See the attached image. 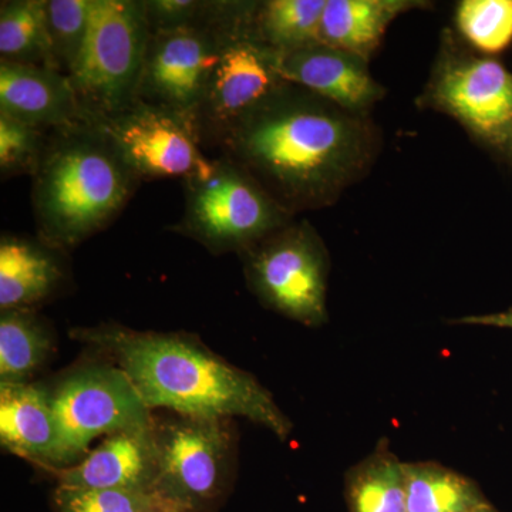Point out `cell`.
I'll use <instances>...</instances> for the list:
<instances>
[{
	"instance_id": "obj_23",
	"label": "cell",
	"mask_w": 512,
	"mask_h": 512,
	"mask_svg": "<svg viewBox=\"0 0 512 512\" xmlns=\"http://www.w3.org/2000/svg\"><path fill=\"white\" fill-rule=\"evenodd\" d=\"M328 0H269L256 5V36L275 52H293L318 43L320 19Z\"/></svg>"
},
{
	"instance_id": "obj_5",
	"label": "cell",
	"mask_w": 512,
	"mask_h": 512,
	"mask_svg": "<svg viewBox=\"0 0 512 512\" xmlns=\"http://www.w3.org/2000/svg\"><path fill=\"white\" fill-rule=\"evenodd\" d=\"M46 387L59 429L56 470L82 461L99 437L148 429L156 419L123 370L110 360L80 363Z\"/></svg>"
},
{
	"instance_id": "obj_20",
	"label": "cell",
	"mask_w": 512,
	"mask_h": 512,
	"mask_svg": "<svg viewBox=\"0 0 512 512\" xmlns=\"http://www.w3.org/2000/svg\"><path fill=\"white\" fill-rule=\"evenodd\" d=\"M349 512H409L403 461L380 440L373 453L350 468L345 481Z\"/></svg>"
},
{
	"instance_id": "obj_21",
	"label": "cell",
	"mask_w": 512,
	"mask_h": 512,
	"mask_svg": "<svg viewBox=\"0 0 512 512\" xmlns=\"http://www.w3.org/2000/svg\"><path fill=\"white\" fill-rule=\"evenodd\" d=\"M0 62L60 70L47 19V0L0 3Z\"/></svg>"
},
{
	"instance_id": "obj_30",
	"label": "cell",
	"mask_w": 512,
	"mask_h": 512,
	"mask_svg": "<svg viewBox=\"0 0 512 512\" xmlns=\"http://www.w3.org/2000/svg\"><path fill=\"white\" fill-rule=\"evenodd\" d=\"M466 512H500L497 508L493 507V505L487 504L483 505V507L474 508V510H468Z\"/></svg>"
},
{
	"instance_id": "obj_18",
	"label": "cell",
	"mask_w": 512,
	"mask_h": 512,
	"mask_svg": "<svg viewBox=\"0 0 512 512\" xmlns=\"http://www.w3.org/2000/svg\"><path fill=\"white\" fill-rule=\"evenodd\" d=\"M420 5L416 0H328L318 43L366 60L382 42L390 23Z\"/></svg>"
},
{
	"instance_id": "obj_6",
	"label": "cell",
	"mask_w": 512,
	"mask_h": 512,
	"mask_svg": "<svg viewBox=\"0 0 512 512\" xmlns=\"http://www.w3.org/2000/svg\"><path fill=\"white\" fill-rule=\"evenodd\" d=\"M156 491L180 510L208 512L231 487L237 439L229 419L174 413L154 420Z\"/></svg>"
},
{
	"instance_id": "obj_31",
	"label": "cell",
	"mask_w": 512,
	"mask_h": 512,
	"mask_svg": "<svg viewBox=\"0 0 512 512\" xmlns=\"http://www.w3.org/2000/svg\"><path fill=\"white\" fill-rule=\"evenodd\" d=\"M167 512H190V511L174 510V511H167Z\"/></svg>"
},
{
	"instance_id": "obj_27",
	"label": "cell",
	"mask_w": 512,
	"mask_h": 512,
	"mask_svg": "<svg viewBox=\"0 0 512 512\" xmlns=\"http://www.w3.org/2000/svg\"><path fill=\"white\" fill-rule=\"evenodd\" d=\"M49 130L29 126L0 113V175L3 180L33 177L42 160Z\"/></svg>"
},
{
	"instance_id": "obj_15",
	"label": "cell",
	"mask_w": 512,
	"mask_h": 512,
	"mask_svg": "<svg viewBox=\"0 0 512 512\" xmlns=\"http://www.w3.org/2000/svg\"><path fill=\"white\" fill-rule=\"evenodd\" d=\"M157 470L153 424L106 437L79 463L50 474L60 487L156 491Z\"/></svg>"
},
{
	"instance_id": "obj_25",
	"label": "cell",
	"mask_w": 512,
	"mask_h": 512,
	"mask_svg": "<svg viewBox=\"0 0 512 512\" xmlns=\"http://www.w3.org/2000/svg\"><path fill=\"white\" fill-rule=\"evenodd\" d=\"M456 23L474 49L490 55L503 52L512 43V0H464Z\"/></svg>"
},
{
	"instance_id": "obj_3",
	"label": "cell",
	"mask_w": 512,
	"mask_h": 512,
	"mask_svg": "<svg viewBox=\"0 0 512 512\" xmlns=\"http://www.w3.org/2000/svg\"><path fill=\"white\" fill-rule=\"evenodd\" d=\"M141 181L92 120L47 133L32 177L37 237L67 252L109 227Z\"/></svg>"
},
{
	"instance_id": "obj_16",
	"label": "cell",
	"mask_w": 512,
	"mask_h": 512,
	"mask_svg": "<svg viewBox=\"0 0 512 512\" xmlns=\"http://www.w3.org/2000/svg\"><path fill=\"white\" fill-rule=\"evenodd\" d=\"M62 249L43 239L0 238V311L36 309L62 291L67 266Z\"/></svg>"
},
{
	"instance_id": "obj_26",
	"label": "cell",
	"mask_w": 512,
	"mask_h": 512,
	"mask_svg": "<svg viewBox=\"0 0 512 512\" xmlns=\"http://www.w3.org/2000/svg\"><path fill=\"white\" fill-rule=\"evenodd\" d=\"M93 0H47L53 52L63 73L72 74L82 56Z\"/></svg>"
},
{
	"instance_id": "obj_2",
	"label": "cell",
	"mask_w": 512,
	"mask_h": 512,
	"mask_svg": "<svg viewBox=\"0 0 512 512\" xmlns=\"http://www.w3.org/2000/svg\"><path fill=\"white\" fill-rule=\"evenodd\" d=\"M70 338L123 370L150 410L212 419L244 417L281 440L292 433L291 420L268 389L190 333L134 330L107 322L74 328Z\"/></svg>"
},
{
	"instance_id": "obj_22",
	"label": "cell",
	"mask_w": 512,
	"mask_h": 512,
	"mask_svg": "<svg viewBox=\"0 0 512 512\" xmlns=\"http://www.w3.org/2000/svg\"><path fill=\"white\" fill-rule=\"evenodd\" d=\"M409 512H466L490 504L476 481L434 461L404 463Z\"/></svg>"
},
{
	"instance_id": "obj_10",
	"label": "cell",
	"mask_w": 512,
	"mask_h": 512,
	"mask_svg": "<svg viewBox=\"0 0 512 512\" xmlns=\"http://www.w3.org/2000/svg\"><path fill=\"white\" fill-rule=\"evenodd\" d=\"M423 100L512 165V72L504 64L448 42Z\"/></svg>"
},
{
	"instance_id": "obj_28",
	"label": "cell",
	"mask_w": 512,
	"mask_h": 512,
	"mask_svg": "<svg viewBox=\"0 0 512 512\" xmlns=\"http://www.w3.org/2000/svg\"><path fill=\"white\" fill-rule=\"evenodd\" d=\"M150 35L173 32L207 22L212 0H143Z\"/></svg>"
},
{
	"instance_id": "obj_9",
	"label": "cell",
	"mask_w": 512,
	"mask_h": 512,
	"mask_svg": "<svg viewBox=\"0 0 512 512\" xmlns=\"http://www.w3.org/2000/svg\"><path fill=\"white\" fill-rule=\"evenodd\" d=\"M241 256L249 289L266 308L312 328L328 320V252L308 222L285 225Z\"/></svg>"
},
{
	"instance_id": "obj_24",
	"label": "cell",
	"mask_w": 512,
	"mask_h": 512,
	"mask_svg": "<svg viewBox=\"0 0 512 512\" xmlns=\"http://www.w3.org/2000/svg\"><path fill=\"white\" fill-rule=\"evenodd\" d=\"M57 512H167L180 510L157 491L127 488H73L57 485ZM184 511V510H183Z\"/></svg>"
},
{
	"instance_id": "obj_17",
	"label": "cell",
	"mask_w": 512,
	"mask_h": 512,
	"mask_svg": "<svg viewBox=\"0 0 512 512\" xmlns=\"http://www.w3.org/2000/svg\"><path fill=\"white\" fill-rule=\"evenodd\" d=\"M0 443L47 473L56 470L59 429L46 384H0Z\"/></svg>"
},
{
	"instance_id": "obj_19",
	"label": "cell",
	"mask_w": 512,
	"mask_h": 512,
	"mask_svg": "<svg viewBox=\"0 0 512 512\" xmlns=\"http://www.w3.org/2000/svg\"><path fill=\"white\" fill-rule=\"evenodd\" d=\"M55 349V330L36 309L0 311V384L30 383Z\"/></svg>"
},
{
	"instance_id": "obj_1",
	"label": "cell",
	"mask_w": 512,
	"mask_h": 512,
	"mask_svg": "<svg viewBox=\"0 0 512 512\" xmlns=\"http://www.w3.org/2000/svg\"><path fill=\"white\" fill-rule=\"evenodd\" d=\"M217 148L293 214L335 200L366 160L367 134L349 111L286 83Z\"/></svg>"
},
{
	"instance_id": "obj_13",
	"label": "cell",
	"mask_w": 512,
	"mask_h": 512,
	"mask_svg": "<svg viewBox=\"0 0 512 512\" xmlns=\"http://www.w3.org/2000/svg\"><path fill=\"white\" fill-rule=\"evenodd\" d=\"M279 73L286 83L309 90L349 113H359L383 96L365 59L320 43L279 55Z\"/></svg>"
},
{
	"instance_id": "obj_4",
	"label": "cell",
	"mask_w": 512,
	"mask_h": 512,
	"mask_svg": "<svg viewBox=\"0 0 512 512\" xmlns=\"http://www.w3.org/2000/svg\"><path fill=\"white\" fill-rule=\"evenodd\" d=\"M183 217L168 227L214 255L244 254L272 232L291 224V212L241 165L218 156L183 181Z\"/></svg>"
},
{
	"instance_id": "obj_14",
	"label": "cell",
	"mask_w": 512,
	"mask_h": 512,
	"mask_svg": "<svg viewBox=\"0 0 512 512\" xmlns=\"http://www.w3.org/2000/svg\"><path fill=\"white\" fill-rule=\"evenodd\" d=\"M0 113L43 130L89 120L69 74L9 62H0Z\"/></svg>"
},
{
	"instance_id": "obj_29",
	"label": "cell",
	"mask_w": 512,
	"mask_h": 512,
	"mask_svg": "<svg viewBox=\"0 0 512 512\" xmlns=\"http://www.w3.org/2000/svg\"><path fill=\"white\" fill-rule=\"evenodd\" d=\"M456 323L512 330V309L505 312L488 313V315H471L467 316V318L456 320Z\"/></svg>"
},
{
	"instance_id": "obj_11",
	"label": "cell",
	"mask_w": 512,
	"mask_h": 512,
	"mask_svg": "<svg viewBox=\"0 0 512 512\" xmlns=\"http://www.w3.org/2000/svg\"><path fill=\"white\" fill-rule=\"evenodd\" d=\"M255 9L229 30L195 113L194 127L202 147L220 146L235 124L286 84L279 73L281 53L256 36L252 26Z\"/></svg>"
},
{
	"instance_id": "obj_12",
	"label": "cell",
	"mask_w": 512,
	"mask_h": 512,
	"mask_svg": "<svg viewBox=\"0 0 512 512\" xmlns=\"http://www.w3.org/2000/svg\"><path fill=\"white\" fill-rule=\"evenodd\" d=\"M90 120L106 134L140 181H184L211 163L192 121L163 107L136 100L116 113Z\"/></svg>"
},
{
	"instance_id": "obj_7",
	"label": "cell",
	"mask_w": 512,
	"mask_h": 512,
	"mask_svg": "<svg viewBox=\"0 0 512 512\" xmlns=\"http://www.w3.org/2000/svg\"><path fill=\"white\" fill-rule=\"evenodd\" d=\"M255 6L256 2L212 0L207 22L150 35L136 100L174 111L194 124L229 30Z\"/></svg>"
},
{
	"instance_id": "obj_8",
	"label": "cell",
	"mask_w": 512,
	"mask_h": 512,
	"mask_svg": "<svg viewBox=\"0 0 512 512\" xmlns=\"http://www.w3.org/2000/svg\"><path fill=\"white\" fill-rule=\"evenodd\" d=\"M148 40L141 0H93L82 56L70 74L87 119L136 101Z\"/></svg>"
}]
</instances>
